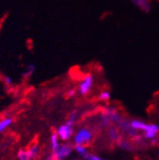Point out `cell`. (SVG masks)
<instances>
[{"instance_id": "6da1fadb", "label": "cell", "mask_w": 159, "mask_h": 160, "mask_svg": "<svg viewBox=\"0 0 159 160\" xmlns=\"http://www.w3.org/2000/svg\"><path fill=\"white\" fill-rule=\"evenodd\" d=\"M91 138H92L91 132L87 128H82V129H80L76 133L74 137V143L80 146L88 145L91 141Z\"/></svg>"}, {"instance_id": "7a4b0ae2", "label": "cell", "mask_w": 159, "mask_h": 160, "mask_svg": "<svg viewBox=\"0 0 159 160\" xmlns=\"http://www.w3.org/2000/svg\"><path fill=\"white\" fill-rule=\"evenodd\" d=\"M94 84V78L91 74H87L83 77V79L81 80V82L79 83V92L82 96H86L91 90Z\"/></svg>"}, {"instance_id": "3957f363", "label": "cell", "mask_w": 159, "mask_h": 160, "mask_svg": "<svg viewBox=\"0 0 159 160\" xmlns=\"http://www.w3.org/2000/svg\"><path fill=\"white\" fill-rule=\"evenodd\" d=\"M58 136L60 137L61 140L62 141H67L70 139V137L73 134V130H72V126H70L68 124H65L62 125L59 129H58Z\"/></svg>"}, {"instance_id": "277c9868", "label": "cell", "mask_w": 159, "mask_h": 160, "mask_svg": "<svg viewBox=\"0 0 159 160\" xmlns=\"http://www.w3.org/2000/svg\"><path fill=\"white\" fill-rule=\"evenodd\" d=\"M71 150H72V148L68 145H62L59 146V148H57V150L53 152V154H55L57 156V158H59L60 160H62L63 158L67 157L70 153Z\"/></svg>"}, {"instance_id": "5b68a950", "label": "cell", "mask_w": 159, "mask_h": 160, "mask_svg": "<svg viewBox=\"0 0 159 160\" xmlns=\"http://www.w3.org/2000/svg\"><path fill=\"white\" fill-rule=\"evenodd\" d=\"M133 2L138 8H140L142 11L149 12V10H150V4H149L148 0H133Z\"/></svg>"}, {"instance_id": "8992f818", "label": "cell", "mask_w": 159, "mask_h": 160, "mask_svg": "<svg viewBox=\"0 0 159 160\" xmlns=\"http://www.w3.org/2000/svg\"><path fill=\"white\" fill-rule=\"evenodd\" d=\"M108 137L113 142H119L120 140V134H119L118 129H116L115 126H109L108 127Z\"/></svg>"}, {"instance_id": "52a82bcc", "label": "cell", "mask_w": 159, "mask_h": 160, "mask_svg": "<svg viewBox=\"0 0 159 160\" xmlns=\"http://www.w3.org/2000/svg\"><path fill=\"white\" fill-rule=\"evenodd\" d=\"M132 128H134L135 130H142V131H145L147 129V124L144 123L142 121H141V120H137V119H133L132 121L130 122Z\"/></svg>"}, {"instance_id": "ba28073f", "label": "cell", "mask_w": 159, "mask_h": 160, "mask_svg": "<svg viewBox=\"0 0 159 160\" xmlns=\"http://www.w3.org/2000/svg\"><path fill=\"white\" fill-rule=\"evenodd\" d=\"M18 157L20 160H30L32 158V155H31L30 150H20L18 153Z\"/></svg>"}, {"instance_id": "9c48e42d", "label": "cell", "mask_w": 159, "mask_h": 160, "mask_svg": "<svg viewBox=\"0 0 159 160\" xmlns=\"http://www.w3.org/2000/svg\"><path fill=\"white\" fill-rule=\"evenodd\" d=\"M51 145H52V150L55 152L57 148H59V141H58V133H53L51 136Z\"/></svg>"}, {"instance_id": "30bf717a", "label": "cell", "mask_w": 159, "mask_h": 160, "mask_svg": "<svg viewBox=\"0 0 159 160\" xmlns=\"http://www.w3.org/2000/svg\"><path fill=\"white\" fill-rule=\"evenodd\" d=\"M34 69H35V67L33 65H28L26 68L25 71H23V74L22 75L25 76V77H29L31 74L34 72Z\"/></svg>"}, {"instance_id": "8fae6325", "label": "cell", "mask_w": 159, "mask_h": 160, "mask_svg": "<svg viewBox=\"0 0 159 160\" xmlns=\"http://www.w3.org/2000/svg\"><path fill=\"white\" fill-rule=\"evenodd\" d=\"M74 149H75V151L78 153V154H80L82 157L85 155V154H87L88 152H87V149L85 148V147L84 146H80V145H75V148H74Z\"/></svg>"}, {"instance_id": "7c38bea8", "label": "cell", "mask_w": 159, "mask_h": 160, "mask_svg": "<svg viewBox=\"0 0 159 160\" xmlns=\"http://www.w3.org/2000/svg\"><path fill=\"white\" fill-rule=\"evenodd\" d=\"M11 123H12V119L11 118H6V119L2 120V121L0 122V132L3 131L5 128H7Z\"/></svg>"}, {"instance_id": "4fadbf2b", "label": "cell", "mask_w": 159, "mask_h": 160, "mask_svg": "<svg viewBox=\"0 0 159 160\" xmlns=\"http://www.w3.org/2000/svg\"><path fill=\"white\" fill-rule=\"evenodd\" d=\"M118 143H119V146H120L122 148H124L126 150H132L133 149L130 143L127 141H125V140H121L120 139V140H119V142H118Z\"/></svg>"}, {"instance_id": "5bb4252c", "label": "cell", "mask_w": 159, "mask_h": 160, "mask_svg": "<svg viewBox=\"0 0 159 160\" xmlns=\"http://www.w3.org/2000/svg\"><path fill=\"white\" fill-rule=\"evenodd\" d=\"M76 118H77V112L74 110V111H72V112L70 113V115H69V117H68V119H67V124H68V125H70V126H72L73 123L75 122Z\"/></svg>"}, {"instance_id": "9a60e30c", "label": "cell", "mask_w": 159, "mask_h": 160, "mask_svg": "<svg viewBox=\"0 0 159 160\" xmlns=\"http://www.w3.org/2000/svg\"><path fill=\"white\" fill-rule=\"evenodd\" d=\"M109 99H110V94L107 91H104L99 95V100L102 102H107L109 101Z\"/></svg>"}, {"instance_id": "2e32d148", "label": "cell", "mask_w": 159, "mask_h": 160, "mask_svg": "<svg viewBox=\"0 0 159 160\" xmlns=\"http://www.w3.org/2000/svg\"><path fill=\"white\" fill-rule=\"evenodd\" d=\"M84 160H105V159H102V158H101V157H99V156H97V155H94V154H91V153H87V154H85L83 157H82Z\"/></svg>"}, {"instance_id": "e0dca14e", "label": "cell", "mask_w": 159, "mask_h": 160, "mask_svg": "<svg viewBox=\"0 0 159 160\" xmlns=\"http://www.w3.org/2000/svg\"><path fill=\"white\" fill-rule=\"evenodd\" d=\"M30 152H31V155H32V158H34L37 154H38V150H39V148H38V145H34L32 146L30 148Z\"/></svg>"}, {"instance_id": "ac0fdd59", "label": "cell", "mask_w": 159, "mask_h": 160, "mask_svg": "<svg viewBox=\"0 0 159 160\" xmlns=\"http://www.w3.org/2000/svg\"><path fill=\"white\" fill-rule=\"evenodd\" d=\"M75 90L74 89H72V90H70V91H68L67 92V98H70V97H72V96H74L75 95Z\"/></svg>"}, {"instance_id": "d6986e66", "label": "cell", "mask_w": 159, "mask_h": 160, "mask_svg": "<svg viewBox=\"0 0 159 160\" xmlns=\"http://www.w3.org/2000/svg\"><path fill=\"white\" fill-rule=\"evenodd\" d=\"M5 81H6V84H8V85H10V84L12 83V80H11L10 77H7V78L5 79Z\"/></svg>"}]
</instances>
